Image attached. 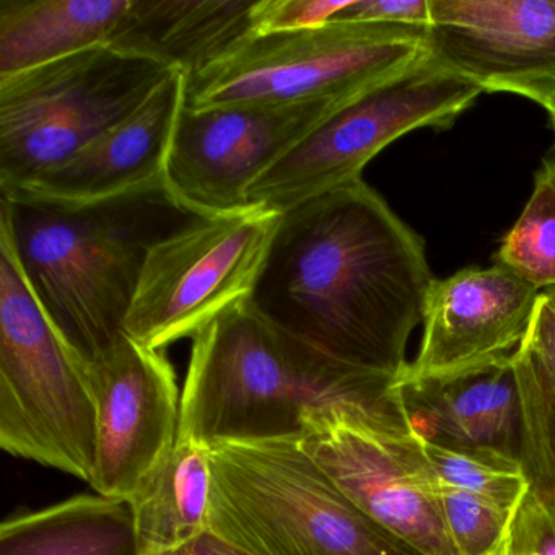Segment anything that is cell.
<instances>
[{"label": "cell", "mask_w": 555, "mask_h": 555, "mask_svg": "<svg viewBox=\"0 0 555 555\" xmlns=\"http://www.w3.org/2000/svg\"><path fill=\"white\" fill-rule=\"evenodd\" d=\"M434 281L421 236L360 180L281 214L249 305L337 362L402 378Z\"/></svg>", "instance_id": "cell-1"}, {"label": "cell", "mask_w": 555, "mask_h": 555, "mask_svg": "<svg viewBox=\"0 0 555 555\" xmlns=\"http://www.w3.org/2000/svg\"><path fill=\"white\" fill-rule=\"evenodd\" d=\"M399 382L318 352L246 301L193 337L178 438L207 448L291 440L301 438L310 414L409 437Z\"/></svg>", "instance_id": "cell-2"}, {"label": "cell", "mask_w": 555, "mask_h": 555, "mask_svg": "<svg viewBox=\"0 0 555 555\" xmlns=\"http://www.w3.org/2000/svg\"><path fill=\"white\" fill-rule=\"evenodd\" d=\"M194 219L165 186L76 209L0 204V229L35 295L87 362L125 334L152 246Z\"/></svg>", "instance_id": "cell-3"}, {"label": "cell", "mask_w": 555, "mask_h": 555, "mask_svg": "<svg viewBox=\"0 0 555 555\" xmlns=\"http://www.w3.org/2000/svg\"><path fill=\"white\" fill-rule=\"evenodd\" d=\"M209 451V535L242 555H422L353 505L300 438Z\"/></svg>", "instance_id": "cell-4"}, {"label": "cell", "mask_w": 555, "mask_h": 555, "mask_svg": "<svg viewBox=\"0 0 555 555\" xmlns=\"http://www.w3.org/2000/svg\"><path fill=\"white\" fill-rule=\"evenodd\" d=\"M0 448L92 483L96 404L87 360L48 317L0 229Z\"/></svg>", "instance_id": "cell-5"}, {"label": "cell", "mask_w": 555, "mask_h": 555, "mask_svg": "<svg viewBox=\"0 0 555 555\" xmlns=\"http://www.w3.org/2000/svg\"><path fill=\"white\" fill-rule=\"evenodd\" d=\"M425 28L327 22L248 35L188 82V108L347 102L425 54Z\"/></svg>", "instance_id": "cell-6"}, {"label": "cell", "mask_w": 555, "mask_h": 555, "mask_svg": "<svg viewBox=\"0 0 555 555\" xmlns=\"http://www.w3.org/2000/svg\"><path fill=\"white\" fill-rule=\"evenodd\" d=\"M173 70L103 44L0 77V193L63 164L128 118Z\"/></svg>", "instance_id": "cell-7"}, {"label": "cell", "mask_w": 555, "mask_h": 555, "mask_svg": "<svg viewBox=\"0 0 555 555\" xmlns=\"http://www.w3.org/2000/svg\"><path fill=\"white\" fill-rule=\"evenodd\" d=\"M482 90L435 63L427 51L395 76L331 112L248 190L249 206L287 212L362 180L366 165L415 129H448Z\"/></svg>", "instance_id": "cell-8"}, {"label": "cell", "mask_w": 555, "mask_h": 555, "mask_svg": "<svg viewBox=\"0 0 555 555\" xmlns=\"http://www.w3.org/2000/svg\"><path fill=\"white\" fill-rule=\"evenodd\" d=\"M281 212L261 206L194 219L152 246L125 321L142 346L196 336L220 314L251 300Z\"/></svg>", "instance_id": "cell-9"}, {"label": "cell", "mask_w": 555, "mask_h": 555, "mask_svg": "<svg viewBox=\"0 0 555 555\" xmlns=\"http://www.w3.org/2000/svg\"><path fill=\"white\" fill-rule=\"evenodd\" d=\"M343 103L184 105L165 188L178 206L199 219L248 209L249 186Z\"/></svg>", "instance_id": "cell-10"}, {"label": "cell", "mask_w": 555, "mask_h": 555, "mask_svg": "<svg viewBox=\"0 0 555 555\" xmlns=\"http://www.w3.org/2000/svg\"><path fill=\"white\" fill-rule=\"evenodd\" d=\"M300 443L373 521L422 555H460L444 525L440 482L415 435L376 434L336 415L310 414Z\"/></svg>", "instance_id": "cell-11"}, {"label": "cell", "mask_w": 555, "mask_h": 555, "mask_svg": "<svg viewBox=\"0 0 555 555\" xmlns=\"http://www.w3.org/2000/svg\"><path fill=\"white\" fill-rule=\"evenodd\" d=\"M96 404V466L90 486L129 500L178 441L181 392L164 350L121 334L87 362Z\"/></svg>", "instance_id": "cell-12"}, {"label": "cell", "mask_w": 555, "mask_h": 555, "mask_svg": "<svg viewBox=\"0 0 555 555\" xmlns=\"http://www.w3.org/2000/svg\"><path fill=\"white\" fill-rule=\"evenodd\" d=\"M425 51L483 93L555 96V0H430Z\"/></svg>", "instance_id": "cell-13"}, {"label": "cell", "mask_w": 555, "mask_h": 555, "mask_svg": "<svg viewBox=\"0 0 555 555\" xmlns=\"http://www.w3.org/2000/svg\"><path fill=\"white\" fill-rule=\"evenodd\" d=\"M541 294L500 264L435 279L425 300L421 349L402 376L447 378L513 359Z\"/></svg>", "instance_id": "cell-14"}, {"label": "cell", "mask_w": 555, "mask_h": 555, "mask_svg": "<svg viewBox=\"0 0 555 555\" xmlns=\"http://www.w3.org/2000/svg\"><path fill=\"white\" fill-rule=\"evenodd\" d=\"M188 82L173 70L132 115L2 199L76 209L164 188Z\"/></svg>", "instance_id": "cell-15"}, {"label": "cell", "mask_w": 555, "mask_h": 555, "mask_svg": "<svg viewBox=\"0 0 555 555\" xmlns=\"http://www.w3.org/2000/svg\"><path fill=\"white\" fill-rule=\"evenodd\" d=\"M412 434L427 444L521 453L522 401L516 356L447 378L399 382Z\"/></svg>", "instance_id": "cell-16"}, {"label": "cell", "mask_w": 555, "mask_h": 555, "mask_svg": "<svg viewBox=\"0 0 555 555\" xmlns=\"http://www.w3.org/2000/svg\"><path fill=\"white\" fill-rule=\"evenodd\" d=\"M255 0H132L113 47L196 76L251 35Z\"/></svg>", "instance_id": "cell-17"}, {"label": "cell", "mask_w": 555, "mask_h": 555, "mask_svg": "<svg viewBox=\"0 0 555 555\" xmlns=\"http://www.w3.org/2000/svg\"><path fill=\"white\" fill-rule=\"evenodd\" d=\"M132 0H0V77L115 43Z\"/></svg>", "instance_id": "cell-18"}, {"label": "cell", "mask_w": 555, "mask_h": 555, "mask_svg": "<svg viewBox=\"0 0 555 555\" xmlns=\"http://www.w3.org/2000/svg\"><path fill=\"white\" fill-rule=\"evenodd\" d=\"M209 448L178 438L173 450L129 499L141 555L183 551L209 535Z\"/></svg>", "instance_id": "cell-19"}, {"label": "cell", "mask_w": 555, "mask_h": 555, "mask_svg": "<svg viewBox=\"0 0 555 555\" xmlns=\"http://www.w3.org/2000/svg\"><path fill=\"white\" fill-rule=\"evenodd\" d=\"M0 555H141L129 500L80 493L0 525Z\"/></svg>", "instance_id": "cell-20"}, {"label": "cell", "mask_w": 555, "mask_h": 555, "mask_svg": "<svg viewBox=\"0 0 555 555\" xmlns=\"http://www.w3.org/2000/svg\"><path fill=\"white\" fill-rule=\"evenodd\" d=\"M522 401V470L529 493L555 518V386L522 343L516 353Z\"/></svg>", "instance_id": "cell-21"}, {"label": "cell", "mask_w": 555, "mask_h": 555, "mask_svg": "<svg viewBox=\"0 0 555 555\" xmlns=\"http://www.w3.org/2000/svg\"><path fill=\"white\" fill-rule=\"evenodd\" d=\"M495 264L534 285L555 288V171L542 162L534 175V190L521 216L503 236Z\"/></svg>", "instance_id": "cell-22"}, {"label": "cell", "mask_w": 555, "mask_h": 555, "mask_svg": "<svg viewBox=\"0 0 555 555\" xmlns=\"http://www.w3.org/2000/svg\"><path fill=\"white\" fill-rule=\"evenodd\" d=\"M424 443V441H422ZM440 486L516 509L529 492L521 460L479 448H444L424 443Z\"/></svg>", "instance_id": "cell-23"}, {"label": "cell", "mask_w": 555, "mask_h": 555, "mask_svg": "<svg viewBox=\"0 0 555 555\" xmlns=\"http://www.w3.org/2000/svg\"><path fill=\"white\" fill-rule=\"evenodd\" d=\"M441 512L460 555H505L516 509L440 486Z\"/></svg>", "instance_id": "cell-24"}, {"label": "cell", "mask_w": 555, "mask_h": 555, "mask_svg": "<svg viewBox=\"0 0 555 555\" xmlns=\"http://www.w3.org/2000/svg\"><path fill=\"white\" fill-rule=\"evenodd\" d=\"M352 0H255L251 35L288 34L333 22Z\"/></svg>", "instance_id": "cell-25"}, {"label": "cell", "mask_w": 555, "mask_h": 555, "mask_svg": "<svg viewBox=\"0 0 555 555\" xmlns=\"http://www.w3.org/2000/svg\"><path fill=\"white\" fill-rule=\"evenodd\" d=\"M336 22H370V24L430 27V0H352Z\"/></svg>", "instance_id": "cell-26"}, {"label": "cell", "mask_w": 555, "mask_h": 555, "mask_svg": "<svg viewBox=\"0 0 555 555\" xmlns=\"http://www.w3.org/2000/svg\"><path fill=\"white\" fill-rule=\"evenodd\" d=\"M525 344L555 386V308L544 294L535 305Z\"/></svg>", "instance_id": "cell-27"}, {"label": "cell", "mask_w": 555, "mask_h": 555, "mask_svg": "<svg viewBox=\"0 0 555 555\" xmlns=\"http://www.w3.org/2000/svg\"><path fill=\"white\" fill-rule=\"evenodd\" d=\"M197 551L203 552L204 555H242L240 552L233 551L229 545L214 539L212 535H206L199 542L194 544Z\"/></svg>", "instance_id": "cell-28"}, {"label": "cell", "mask_w": 555, "mask_h": 555, "mask_svg": "<svg viewBox=\"0 0 555 555\" xmlns=\"http://www.w3.org/2000/svg\"><path fill=\"white\" fill-rule=\"evenodd\" d=\"M545 112L548 115V121H551L552 129L555 132V96L544 106Z\"/></svg>", "instance_id": "cell-29"}, {"label": "cell", "mask_w": 555, "mask_h": 555, "mask_svg": "<svg viewBox=\"0 0 555 555\" xmlns=\"http://www.w3.org/2000/svg\"><path fill=\"white\" fill-rule=\"evenodd\" d=\"M544 164H547L548 167L552 168V170L555 171V141L554 144H552L551 151L547 152V155L544 157Z\"/></svg>", "instance_id": "cell-30"}, {"label": "cell", "mask_w": 555, "mask_h": 555, "mask_svg": "<svg viewBox=\"0 0 555 555\" xmlns=\"http://www.w3.org/2000/svg\"><path fill=\"white\" fill-rule=\"evenodd\" d=\"M168 555H204L203 552L197 551L194 545H191V547L183 548V551L175 552V554H168Z\"/></svg>", "instance_id": "cell-31"}, {"label": "cell", "mask_w": 555, "mask_h": 555, "mask_svg": "<svg viewBox=\"0 0 555 555\" xmlns=\"http://www.w3.org/2000/svg\"><path fill=\"white\" fill-rule=\"evenodd\" d=\"M542 294H544L545 297L548 298V301H551L552 307L555 308V288L554 291L542 292Z\"/></svg>", "instance_id": "cell-32"}]
</instances>
